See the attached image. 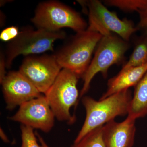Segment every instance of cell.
I'll use <instances>...</instances> for the list:
<instances>
[{
	"label": "cell",
	"mask_w": 147,
	"mask_h": 147,
	"mask_svg": "<svg viewBox=\"0 0 147 147\" xmlns=\"http://www.w3.org/2000/svg\"><path fill=\"white\" fill-rule=\"evenodd\" d=\"M5 16L4 14L1 11V19H2V20L1 21V26H3L4 23L3 21V19L5 20Z\"/></svg>",
	"instance_id": "603a6c76"
},
{
	"label": "cell",
	"mask_w": 147,
	"mask_h": 147,
	"mask_svg": "<svg viewBox=\"0 0 147 147\" xmlns=\"http://www.w3.org/2000/svg\"><path fill=\"white\" fill-rule=\"evenodd\" d=\"M132 98L129 89L99 100L89 96L83 97L82 102L86 109V119L74 143L79 142L87 133L114 120L116 117L128 115Z\"/></svg>",
	"instance_id": "6da1fadb"
},
{
	"label": "cell",
	"mask_w": 147,
	"mask_h": 147,
	"mask_svg": "<svg viewBox=\"0 0 147 147\" xmlns=\"http://www.w3.org/2000/svg\"><path fill=\"white\" fill-rule=\"evenodd\" d=\"M147 115V72L134 87L127 117L136 119Z\"/></svg>",
	"instance_id": "4fadbf2b"
},
{
	"label": "cell",
	"mask_w": 147,
	"mask_h": 147,
	"mask_svg": "<svg viewBox=\"0 0 147 147\" xmlns=\"http://www.w3.org/2000/svg\"><path fill=\"white\" fill-rule=\"evenodd\" d=\"M79 77L68 69H62L55 82L44 95L55 118L59 121L73 123L75 120L70 110L77 103Z\"/></svg>",
	"instance_id": "5b68a950"
},
{
	"label": "cell",
	"mask_w": 147,
	"mask_h": 147,
	"mask_svg": "<svg viewBox=\"0 0 147 147\" xmlns=\"http://www.w3.org/2000/svg\"><path fill=\"white\" fill-rule=\"evenodd\" d=\"M136 120L127 117L123 121L113 120L103 126L105 147H132L136 132Z\"/></svg>",
	"instance_id": "8fae6325"
},
{
	"label": "cell",
	"mask_w": 147,
	"mask_h": 147,
	"mask_svg": "<svg viewBox=\"0 0 147 147\" xmlns=\"http://www.w3.org/2000/svg\"><path fill=\"white\" fill-rule=\"evenodd\" d=\"M37 137H38V140H39L40 143V147H49L48 146V145L45 143L44 139L42 138L40 135H39L37 132H36V133Z\"/></svg>",
	"instance_id": "7402d4cb"
},
{
	"label": "cell",
	"mask_w": 147,
	"mask_h": 147,
	"mask_svg": "<svg viewBox=\"0 0 147 147\" xmlns=\"http://www.w3.org/2000/svg\"><path fill=\"white\" fill-rule=\"evenodd\" d=\"M1 84L6 108L9 110L42 95L19 71H9Z\"/></svg>",
	"instance_id": "30bf717a"
},
{
	"label": "cell",
	"mask_w": 147,
	"mask_h": 147,
	"mask_svg": "<svg viewBox=\"0 0 147 147\" xmlns=\"http://www.w3.org/2000/svg\"><path fill=\"white\" fill-rule=\"evenodd\" d=\"M138 13L139 21L136 27L138 31H141L143 32V34H147V5Z\"/></svg>",
	"instance_id": "d6986e66"
},
{
	"label": "cell",
	"mask_w": 147,
	"mask_h": 147,
	"mask_svg": "<svg viewBox=\"0 0 147 147\" xmlns=\"http://www.w3.org/2000/svg\"><path fill=\"white\" fill-rule=\"evenodd\" d=\"M21 147H41L37 141L36 134L33 128L21 125Z\"/></svg>",
	"instance_id": "e0dca14e"
},
{
	"label": "cell",
	"mask_w": 147,
	"mask_h": 147,
	"mask_svg": "<svg viewBox=\"0 0 147 147\" xmlns=\"http://www.w3.org/2000/svg\"><path fill=\"white\" fill-rule=\"evenodd\" d=\"M88 25L87 30L95 32L102 36L111 34L117 35L128 42L138 29L131 20L121 19L115 11H110L98 0L86 1Z\"/></svg>",
	"instance_id": "52a82bcc"
},
{
	"label": "cell",
	"mask_w": 147,
	"mask_h": 147,
	"mask_svg": "<svg viewBox=\"0 0 147 147\" xmlns=\"http://www.w3.org/2000/svg\"><path fill=\"white\" fill-rule=\"evenodd\" d=\"M103 3L105 5L115 7L129 12H138L147 5V0H106Z\"/></svg>",
	"instance_id": "2e32d148"
},
{
	"label": "cell",
	"mask_w": 147,
	"mask_h": 147,
	"mask_svg": "<svg viewBox=\"0 0 147 147\" xmlns=\"http://www.w3.org/2000/svg\"><path fill=\"white\" fill-rule=\"evenodd\" d=\"M0 137L1 138L2 140L5 143H9V140L8 137L6 135L4 131H3L2 129L1 128L0 129Z\"/></svg>",
	"instance_id": "44dd1931"
},
{
	"label": "cell",
	"mask_w": 147,
	"mask_h": 147,
	"mask_svg": "<svg viewBox=\"0 0 147 147\" xmlns=\"http://www.w3.org/2000/svg\"><path fill=\"white\" fill-rule=\"evenodd\" d=\"M103 126L90 131L79 142L74 143L71 147H105L103 137Z\"/></svg>",
	"instance_id": "9a60e30c"
},
{
	"label": "cell",
	"mask_w": 147,
	"mask_h": 147,
	"mask_svg": "<svg viewBox=\"0 0 147 147\" xmlns=\"http://www.w3.org/2000/svg\"><path fill=\"white\" fill-rule=\"evenodd\" d=\"M7 68L6 65L5 55H4L2 51H1L0 54V83H1L7 74L6 71Z\"/></svg>",
	"instance_id": "ffe728a7"
},
{
	"label": "cell",
	"mask_w": 147,
	"mask_h": 147,
	"mask_svg": "<svg viewBox=\"0 0 147 147\" xmlns=\"http://www.w3.org/2000/svg\"><path fill=\"white\" fill-rule=\"evenodd\" d=\"M31 21L37 29L53 32L68 28L78 32L87 30L88 27L79 12L56 1H46L39 4Z\"/></svg>",
	"instance_id": "277c9868"
},
{
	"label": "cell",
	"mask_w": 147,
	"mask_h": 147,
	"mask_svg": "<svg viewBox=\"0 0 147 147\" xmlns=\"http://www.w3.org/2000/svg\"><path fill=\"white\" fill-rule=\"evenodd\" d=\"M102 37L98 33L87 30L76 32L71 41L55 54L58 63L62 68L83 78Z\"/></svg>",
	"instance_id": "7a4b0ae2"
},
{
	"label": "cell",
	"mask_w": 147,
	"mask_h": 147,
	"mask_svg": "<svg viewBox=\"0 0 147 147\" xmlns=\"http://www.w3.org/2000/svg\"><path fill=\"white\" fill-rule=\"evenodd\" d=\"M20 32L18 27L12 26L3 30L0 34V39L4 42H11L18 36Z\"/></svg>",
	"instance_id": "ac0fdd59"
},
{
	"label": "cell",
	"mask_w": 147,
	"mask_h": 147,
	"mask_svg": "<svg viewBox=\"0 0 147 147\" xmlns=\"http://www.w3.org/2000/svg\"><path fill=\"white\" fill-rule=\"evenodd\" d=\"M55 118L46 97L42 95L20 105L16 114L9 119L48 133L54 126Z\"/></svg>",
	"instance_id": "9c48e42d"
},
{
	"label": "cell",
	"mask_w": 147,
	"mask_h": 147,
	"mask_svg": "<svg viewBox=\"0 0 147 147\" xmlns=\"http://www.w3.org/2000/svg\"><path fill=\"white\" fill-rule=\"evenodd\" d=\"M129 47L128 42L115 34L102 36L89 66L83 76L84 84L80 97H83L89 90L92 80L96 74L100 72L104 78H106L110 67L123 62L125 53Z\"/></svg>",
	"instance_id": "3957f363"
},
{
	"label": "cell",
	"mask_w": 147,
	"mask_h": 147,
	"mask_svg": "<svg viewBox=\"0 0 147 147\" xmlns=\"http://www.w3.org/2000/svg\"><path fill=\"white\" fill-rule=\"evenodd\" d=\"M62 69L55 55H30L25 58L18 71L45 94Z\"/></svg>",
	"instance_id": "ba28073f"
},
{
	"label": "cell",
	"mask_w": 147,
	"mask_h": 147,
	"mask_svg": "<svg viewBox=\"0 0 147 147\" xmlns=\"http://www.w3.org/2000/svg\"><path fill=\"white\" fill-rule=\"evenodd\" d=\"M147 72V63L138 66L121 69L116 76L108 80L107 90L100 99L128 90L130 87H135Z\"/></svg>",
	"instance_id": "7c38bea8"
},
{
	"label": "cell",
	"mask_w": 147,
	"mask_h": 147,
	"mask_svg": "<svg viewBox=\"0 0 147 147\" xmlns=\"http://www.w3.org/2000/svg\"><path fill=\"white\" fill-rule=\"evenodd\" d=\"M147 63V34H143L137 40L129 59L122 69L138 66Z\"/></svg>",
	"instance_id": "5bb4252c"
},
{
	"label": "cell",
	"mask_w": 147,
	"mask_h": 147,
	"mask_svg": "<svg viewBox=\"0 0 147 147\" xmlns=\"http://www.w3.org/2000/svg\"><path fill=\"white\" fill-rule=\"evenodd\" d=\"M63 30L53 32L43 29H24L9 43L5 56L7 68H9L13 60L19 55L28 56L53 51L54 42L65 38Z\"/></svg>",
	"instance_id": "8992f818"
}]
</instances>
